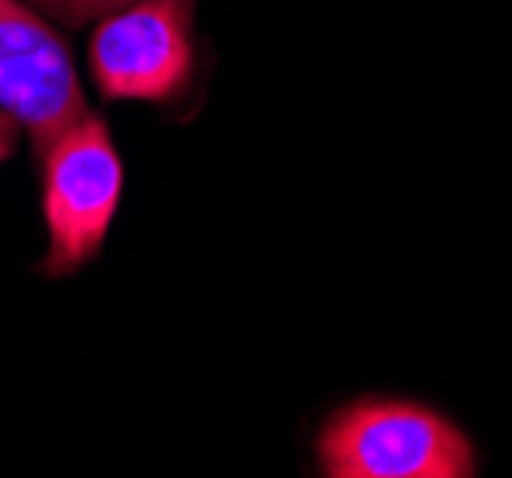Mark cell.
I'll use <instances>...</instances> for the list:
<instances>
[{"instance_id": "cell-1", "label": "cell", "mask_w": 512, "mask_h": 478, "mask_svg": "<svg viewBox=\"0 0 512 478\" xmlns=\"http://www.w3.org/2000/svg\"><path fill=\"white\" fill-rule=\"evenodd\" d=\"M329 478H470L478 456L467 433L421 402L360 398L337 410L318 436Z\"/></svg>"}, {"instance_id": "cell-2", "label": "cell", "mask_w": 512, "mask_h": 478, "mask_svg": "<svg viewBox=\"0 0 512 478\" xmlns=\"http://www.w3.org/2000/svg\"><path fill=\"white\" fill-rule=\"evenodd\" d=\"M43 161V207L50 226L46 276H65L100 253L123 192V161L107 123L92 111L46 150Z\"/></svg>"}, {"instance_id": "cell-3", "label": "cell", "mask_w": 512, "mask_h": 478, "mask_svg": "<svg viewBox=\"0 0 512 478\" xmlns=\"http://www.w3.org/2000/svg\"><path fill=\"white\" fill-rule=\"evenodd\" d=\"M195 0H134L92 35V77L107 100L165 104L192 81Z\"/></svg>"}, {"instance_id": "cell-4", "label": "cell", "mask_w": 512, "mask_h": 478, "mask_svg": "<svg viewBox=\"0 0 512 478\" xmlns=\"http://www.w3.org/2000/svg\"><path fill=\"white\" fill-rule=\"evenodd\" d=\"M0 108L31 131L39 161L88 115L65 43L20 0H0Z\"/></svg>"}, {"instance_id": "cell-5", "label": "cell", "mask_w": 512, "mask_h": 478, "mask_svg": "<svg viewBox=\"0 0 512 478\" xmlns=\"http://www.w3.org/2000/svg\"><path fill=\"white\" fill-rule=\"evenodd\" d=\"M31 4H39L43 12L58 16L69 27H81V23L96 20V16H111V12L127 8L134 0H31Z\"/></svg>"}, {"instance_id": "cell-6", "label": "cell", "mask_w": 512, "mask_h": 478, "mask_svg": "<svg viewBox=\"0 0 512 478\" xmlns=\"http://www.w3.org/2000/svg\"><path fill=\"white\" fill-rule=\"evenodd\" d=\"M16 138H20V119L8 115V111H0V161L16 150Z\"/></svg>"}]
</instances>
